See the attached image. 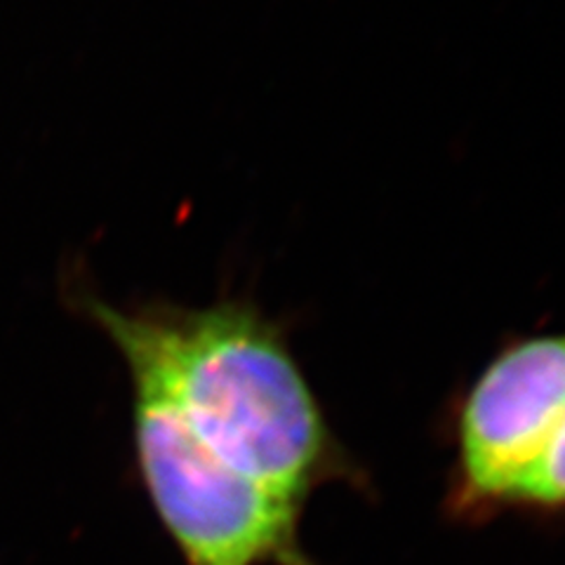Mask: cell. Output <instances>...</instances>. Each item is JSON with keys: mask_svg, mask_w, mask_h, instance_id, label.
Segmentation results:
<instances>
[{"mask_svg": "<svg viewBox=\"0 0 565 565\" xmlns=\"http://www.w3.org/2000/svg\"><path fill=\"white\" fill-rule=\"evenodd\" d=\"M83 302L128 373L161 386L205 448L243 479L299 511L328 486L373 488L330 427L286 330L250 299L189 309Z\"/></svg>", "mask_w": 565, "mask_h": 565, "instance_id": "cell-1", "label": "cell"}, {"mask_svg": "<svg viewBox=\"0 0 565 565\" xmlns=\"http://www.w3.org/2000/svg\"><path fill=\"white\" fill-rule=\"evenodd\" d=\"M132 384L137 473L184 565H316L299 511L212 455L161 386Z\"/></svg>", "mask_w": 565, "mask_h": 565, "instance_id": "cell-2", "label": "cell"}, {"mask_svg": "<svg viewBox=\"0 0 565 565\" xmlns=\"http://www.w3.org/2000/svg\"><path fill=\"white\" fill-rule=\"evenodd\" d=\"M565 415V332L507 340L457 398L444 511L462 525L509 514Z\"/></svg>", "mask_w": 565, "mask_h": 565, "instance_id": "cell-3", "label": "cell"}, {"mask_svg": "<svg viewBox=\"0 0 565 565\" xmlns=\"http://www.w3.org/2000/svg\"><path fill=\"white\" fill-rule=\"evenodd\" d=\"M509 514L540 521L565 519V415L535 471L521 486Z\"/></svg>", "mask_w": 565, "mask_h": 565, "instance_id": "cell-4", "label": "cell"}]
</instances>
